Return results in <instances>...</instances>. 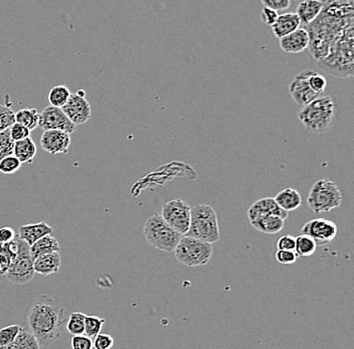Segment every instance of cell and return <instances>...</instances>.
Segmentation results:
<instances>
[{"label":"cell","instance_id":"6da1fadb","mask_svg":"<svg viewBox=\"0 0 354 349\" xmlns=\"http://www.w3.org/2000/svg\"><path fill=\"white\" fill-rule=\"evenodd\" d=\"M353 0H323V8L307 25L309 50L317 62L326 57L334 42L345 29L354 27Z\"/></svg>","mask_w":354,"mask_h":349},{"label":"cell","instance_id":"7a4b0ae2","mask_svg":"<svg viewBox=\"0 0 354 349\" xmlns=\"http://www.w3.org/2000/svg\"><path fill=\"white\" fill-rule=\"evenodd\" d=\"M64 312L62 300L53 294L38 295L27 306V328L35 334L40 348H49L61 337Z\"/></svg>","mask_w":354,"mask_h":349},{"label":"cell","instance_id":"3957f363","mask_svg":"<svg viewBox=\"0 0 354 349\" xmlns=\"http://www.w3.org/2000/svg\"><path fill=\"white\" fill-rule=\"evenodd\" d=\"M354 27L345 29L332 44L326 57L317 62L319 68L326 74L336 78L353 76Z\"/></svg>","mask_w":354,"mask_h":349},{"label":"cell","instance_id":"277c9868","mask_svg":"<svg viewBox=\"0 0 354 349\" xmlns=\"http://www.w3.org/2000/svg\"><path fill=\"white\" fill-rule=\"evenodd\" d=\"M334 109L331 97L319 96L303 106L298 118L307 131L315 134L327 133L333 121Z\"/></svg>","mask_w":354,"mask_h":349},{"label":"cell","instance_id":"5b68a950","mask_svg":"<svg viewBox=\"0 0 354 349\" xmlns=\"http://www.w3.org/2000/svg\"><path fill=\"white\" fill-rule=\"evenodd\" d=\"M185 235L210 244L219 241L221 233L215 209L208 205H198L191 207V224Z\"/></svg>","mask_w":354,"mask_h":349},{"label":"cell","instance_id":"8992f818","mask_svg":"<svg viewBox=\"0 0 354 349\" xmlns=\"http://www.w3.org/2000/svg\"><path fill=\"white\" fill-rule=\"evenodd\" d=\"M143 235L152 247L166 253L174 252L182 237L164 220L161 215H154L147 218Z\"/></svg>","mask_w":354,"mask_h":349},{"label":"cell","instance_id":"52a82bcc","mask_svg":"<svg viewBox=\"0 0 354 349\" xmlns=\"http://www.w3.org/2000/svg\"><path fill=\"white\" fill-rule=\"evenodd\" d=\"M176 260L187 267L204 266L210 262L213 254V244L195 237L182 235L177 244L176 250Z\"/></svg>","mask_w":354,"mask_h":349},{"label":"cell","instance_id":"ba28073f","mask_svg":"<svg viewBox=\"0 0 354 349\" xmlns=\"http://www.w3.org/2000/svg\"><path fill=\"white\" fill-rule=\"evenodd\" d=\"M307 203L313 213H329L332 209L340 207L342 203V194L334 181L320 179L311 188Z\"/></svg>","mask_w":354,"mask_h":349},{"label":"cell","instance_id":"9c48e42d","mask_svg":"<svg viewBox=\"0 0 354 349\" xmlns=\"http://www.w3.org/2000/svg\"><path fill=\"white\" fill-rule=\"evenodd\" d=\"M33 260L29 246L18 237V250L16 257L12 260L8 272L4 274L6 279L16 285H25L35 275Z\"/></svg>","mask_w":354,"mask_h":349},{"label":"cell","instance_id":"30bf717a","mask_svg":"<svg viewBox=\"0 0 354 349\" xmlns=\"http://www.w3.org/2000/svg\"><path fill=\"white\" fill-rule=\"evenodd\" d=\"M191 207L183 200H174L164 203L161 216L170 227L180 235H185L191 224Z\"/></svg>","mask_w":354,"mask_h":349},{"label":"cell","instance_id":"8fae6325","mask_svg":"<svg viewBox=\"0 0 354 349\" xmlns=\"http://www.w3.org/2000/svg\"><path fill=\"white\" fill-rule=\"evenodd\" d=\"M38 126L42 130H59L72 134L76 131V124L72 123L69 117L64 112L63 109L57 107H46L40 113Z\"/></svg>","mask_w":354,"mask_h":349},{"label":"cell","instance_id":"7c38bea8","mask_svg":"<svg viewBox=\"0 0 354 349\" xmlns=\"http://www.w3.org/2000/svg\"><path fill=\"white\" fill-rule=\"evenodd\" d=\"M338 233L336 222L326 218H314L309 220L301 229V233L310 235L317 246H324L336 239Z\"/></svg>","mask_w":354,"mask_h":349},{"label":"cell","instance_id":"4fadbf2b","mask_svg":"<svg viewBox=\"0 0 354 349\" xmlns=\"http://www.w3.org/2000/svg\"><path fill=\"white\" fill-rule=\"evenodd\" d=\"M62 109L76 125H83L92 116L91 105L86 99V93L83 90L71 94L70 99Z\"/></svg>","mask_w":354,"mask_h":349},{"label":"cell","instance_id":"5bb4252c","mask_svg":"<svg viewBox=\"0 0 354 349\" xmlns=\"http://www.w3.org/2000/svg\"><path fill=\"white\" fill-rule=\"evenodd\" d=\"M312 70H302L293 79L289 85V93L292 99L300 106L308 104L311 101L319 97V94L313 91L309 85V76Z\"/></svg>","mask_w":354,"mask_h":349},{"label":"cell","instance_id":"9a60e30c","mask_svg":"<svg viewBox=\"0 0 354 349\" xmlns=\"http://www.w3.org/2000/svg\"><path fill=\"white\" fill-rule=\"evenodd\" d=\"M40 145L51 155L68 153L71 146V134L59 130H44Z\"/></svg>","mask_w":354,"mask_h":349},{"label":"cell","instance_id":"2e32d148","mask_svg":"<svg viewBox=\"0 0 354 349\" xmlns=\"http://www.w3.org/2000/svg\"><path fill=\"white\" fill-rule=\"evenodd\" d=\"M278 216L284 220L288 218L289 213L284 211L279 207L274 198H263L256 201L248 209V218L249 222L256 220L261 216Z\"/></svg>","mask_w":354,"mask_h":349},{"label":"cell","instance_id":"e0dca14e","mask_svg":"<svg viewBox=\"0 0 354 349\" xmlns=\"http://www.w3.org/2000/svg\"><path fill=\"white\" fill-rule=\"evenodd\" d=\"M281 50L288 53H300L308 49L309 34L306 29H296L291 34L279 38Z\"/></svg>","mask_w":354,"mask_h":349},{"label":"cell","instance_id":"ac0fdd59","mask_svg":"<svg viewBox=\"0 0 354 349\" xmlns=\"http://www.w3.org/2000/svg\"><path fill=\"white\" fill-rule=\"evenodd\" d=\"M52 233H53V229L46 222H40L19 227L18 237L31 247L40 237Z\"/></svg>","mask_w":354,"mask_h":349},{"label":"cell","instance_id":"d6986e66","mask_svg":"<svg viewBox=\"0 0 354 349\" xmlns=\"http://www.w3.org/2000/svg\"><path fill=\"white\" fill-rule=\"evenodd\" d=\"M62 265V259L59 252L49 253L42 255L33 261V269L36 273L48 277L59 272Z\"/></svg>","mask_w":354,"mask_h":349},{"label":"cell","instance_id":"ffe728a7","mask_svg":"<svg viewBox=\"0 0 354 349\" xmlns=\"http://www.w3.org/2000/svg\"><path fill=\"white\" fill-rule=\"evenodd\" d=\"M301 23H300L299 16L294 12H286L277 17L276 21L271 25L273 34L276 38H281L287 34H291L292 31L299 29Z\"/></svg>","mask_w":354,"mask_h":349},{"label":"cell","instance_id":"44dd1931","mask_svg":"<svg viewBox=\"0 0 354 349\" xmlns=\"http://www.w3.org/2000/svg\"><path fill=\"white\" fill-rule=\"evenodd\" d=\"M323 8V0H303L297 8V16L304 27L312 23Z\"/></svg>","mask_w":354,"mask_h":349},{"label":"cell","instance_id":"7402d4cb","mask_svg":"<svg viewBox=\"0 0 354 349\" xmlns=\"http://www.w3.org/2000/svg\"><path fill=\"white\" fill-rule=\"evenodd\" d=\"M249 222L256 230L268 235L278 233L284 228V220L278 216H261Z\"/></svg>","mask_w":354,"mask_h":349},{"label":"cell","instance_id":"603a6c76","mask_svg":"<svg viewBox=\"0 0 354 349\" xmlns=\"http://www.w3.org/2000/svg\"><path fill=\"white\" fill-rule=\"evenodd\" d=\"M274 198L279 207L288 213L295 211L302 205L301 194L292 188H285L282 192H279Z\"/></svg>","mask_w":354,"mask_h":349},{"label":"cell","instance_id":"cb8c5ba5","mask_svg":"<svg viewBox=\"0 0 354 349\" xmlns=\"http://www.w3.org/2000/svg\"><path fill=\"white\" fill-rule=\"evenodd\" d=\"M14 155L23 164H33L36 155V146L31 136L14 142Z\"/></svg>","mask_w":354,"mask_h":349},{"label":"cell","instance_id":"d4e9b609","mask_svg":"<svg viewBox=\"0 0 354 349\" xmlns=\"http://www.w3.org/2000/svg\"><path fill=\"white\" fill-rule=\"evenodd\" d=\"M31 249V257L35 261L38 257L42 255L49 254V253L59 252V244L57 240L52 235H46L40 237L35 244L29 247Z\"/></svg>","mask_w":354,"mask_h":349},{"label":"cell","instance_id":"484cf974","mask_svg":"<svg viewBox=\"0 0 354 349\" xmlns=\"http://www.w3.org/2000/svg\"><path fill=\"white\" fill-rule=\"evenodd\" d=\"M8 349H40L35 334L29 328H21L14 341Z\"/></svg>","mask_w":354,"mask_h":349},{"label":"cell","instance_id":"4316f807","mask_svg":"<svg viewBox=\"0 0 354 349\" xmlns=\"http://www.w3.org/2000/svg\"><path fill=\"white\" fill-rule=\"evenodd\" d=\"M16 122L29 128L31 131L35 130L40 122V112L36 108H25L19 110L14 115Z\"/></svg>","mask_w":354,"mask_h":349},{"label":"cell","instance_id":"83f0119b","mask_svg":"<svg viewBox=\"0 0 354 349\" xmlns=\"http://www.w3.org/2000/svg\"><path fill=\"white\" fill-rule=\"evenodd\" d=\"M296 239L295 252L298 257L312 256L317 249L316 242L306 233H301Z\"/></svg>","mask_w":354,"mask_h":349},{"label":"cell","instance_id":"f1b7e54d","mask_svg":"<svg viewBox=\"0 0 354 349\" xmlns=\"http://www.w3.org/2000/svg\"><path fill=\"white\" fill-rule=\"evenodd\" d=\"M71 92L66 86H55L49 93V102L52 106L63 108L70 99Z\"/></svg>","mask_w":354,"mask_h":349},{"label":"cell","instance_id":"f546056e","mask_svg":"<svg viewBox=\"0 0 354 349\" xmlns=\"http://www.w3.org/2000/svg\"><path fill=\"white\" fill-rule=\"evenodd\" d=\"M85 318L86 315L81 313V312H74L70 315L69 320H68L67 331H69L72 335H80V334L85 333Z\"/></svg>","mask_w":354,"mask_h":349},{"label":"cell","instance_id":"4dcf8cb0","mask_svg":"<svg viewBox=\"0 0 354 349\" xmlns=\"http://www.w3.org/2000/svg\"><path fill=\"white\" fill-rule=\"evenodd\" d=\"M104 323H105V319L101 318V317L86 315V318H85V335L89 336L90 338L93 339L98 333H100Z\"/></svg>","mask_w":354,"mask_h":349},{"label":"cell","instance_id":"1f68e13d","mask_svg":"<svg viewBox=\"0 0 354 349\" xmlns=\"http://www.w3.org/2000/svg\"><path fill=\"white\" fill-rule=\"evenodd\" d=\"M21 327L18 324L8 325L0 329V348H8L16 339Z\"/></svg>","mask_w":354,"mask_h":349},{"label":"cell","instance_id":"d6a6232c","mask_svg":"<svg viewBox=\"0 0 354 349\" xmlns=\"http://www.w3.org/2000/svg\"><path fill=\"white\" fill-rule=\"evenodd\" d=\"M21 166L23 164L19 161L18 158L12 154L0 160V172L4 173V174H14L21 168Z\"/></svg>","mask_w":354,"mask_h":349},{"label":"cell","instance_id":"836d02e7","mask_svg":"<svg viewBox=\"0 0 354 349\" xmlns=\"http://www.w3.org/2000/svg\"><path fill=\"white\" fill-rule=\"evenodd\" d=\"M14 141L10 137V128L0 132V160L14 154Z\"/></svg>","mask_w":354,"mask_h":349},{"label":"cell","instance_id":"e575fe53","mask_svg":"<svg viewBox=\"0 0 354 349\" xmlns=\"http://www.w3.org/2000/svg\"><path fill=\"white\" fill-rule=\"evenodd\" d=\"M16 113L5 105L0 104V132L8 129L16 122Z\"/></svg>","mask_w":354,"mask_h":349},{"label":"cell","instance_id":"d590c367","mask_svg":"<svg viewBox=\"0 0 354 349\" xmlns=\"http://www.w3.org/2000/svg\"><path fill=\"white\" fill-rule=\"evenodd\" d=\"M308 81L309 85L312 88L313 91L316 92L319 95L325 92L326 87H327V80H326L323 75L314 72V70H311Z\"/></svg>","mask_w":354,"mask_h":349},{"label":"cell","instance_id":"8d00e7d4","mask_svg":"<svg viewBox=\"0 0 354 349\" xmlns=\"http://www.w3.org/2000/svg\"><path fill=\"white\" fill-rule=\"evenodd\" d=\"M10 133L12 140L16 142V141L23 140V139L31 136V130L25 127V126L18 123V122H14V123L10 126Z\"/></svg>","mask_w":354,"mask_h":349},{"label":"cell","instance_id":"74e56055","mask_svg":"<svg viewBox=\"0 0 354 349\" xmlns=\"http://www.w3.org/2000/svg\"><path fill=\"white\" fill-rule=\"evenodd\" d=\"M93 339V348L96 349H110L114 346V338L110 334L98 333Z\"/></svg>","mask_w":354,"mask_h":349},{"label":"cell","instance_id":"f35d334b","mask_svg":"<svg viewBox=\"0 0 354 349\" xmlns=\"http://www.w3.org/2000/svg\"><path fill=\"white\" fill-rule=\"evenodd\" d=\"M275 258H276L277 262L280 263V264L291 265L297 261L298 255L295 250H278L275 255Z\"/></svg>","mask_w":354,"mask_h":349},{"label":"cell","instance_id":"ab89813d","mask_svg":"<svg viewBox=\"0 0 354 349\" xmlns=\"http://www.w3.org/2000/svg\"><path fill=\"white\" fill-rule=\"evenodd\" d=\"M71 346L72 349H91L93 348V339L85 334L72 335Z\"/></svg>","mask_w":354,"mask_h":349},{"label":"cell","instance_id":"60d3db41","mask_svg":"<svg viewBox=\"0 0 354 349\" xmlns=\"http://www.w3.org/2000/svg\"><path fill=\"white\" fill-rule=\"evenodd\" d=\"M266 8H272L276 12L287 10L291 5V0H261Z\"/></svg>","mask_w":354,"mask_h":349},{"label":"cell","instance_id":"b9f144b4","mask_svg":"<svg viewBox=\"0 0 354 349\" xmlns=\"http://www.w3.org/2000/svg\"><path fill=\"white\" fill-rule=\"evenodd\" d=\"M296 239L293 235H285L277 242V249L295 250Z\"/></svg>","mask_w":354,"mask_h":349},{"label":"cell","instance_id":"7bdbcfd3","mask_svg":"<svg viewBox=\"0 0 354 349\" xmlns=\"http://www.w3.org/2000/svg\"><path fill=\"white\" fill-rule=\"evenodd\" d=\"M278 12L272 10V8H266L264 6L263 10L261 12V19L264 23L267 25H272L273 23L276 21L277 17H278Z\"/></svg>","mask_w":354,"mask_h":349},{"label":"cell","instance_id":"ee69618b","mask_svg":"<svg viewBox=\"0 0 354 349\" xmlns=\"http://www.w3.org/2000/svg\"><path fill=\"white\" fill-rule=\"evenodd\" d=\"M16 233L10 227H2L0 228V243L5 244L16 239Z\"/></svg>","mask_w":354,"mask_h":349},{"label":"cell","instance_id":"f6af8a7d","mask_svg":"<svg viewBox=\"0 0 354 349\" xmlns=\"http://www.w3.org/2000/svg\"><path fill=\"white\" fill-rule=\"evenodd\" d=\"M10 263H12V258L10 256L4 253L0 254V275H4L8 272Z\"/></svg>","mask_w":354,"mask_h":349}]
</instances>
